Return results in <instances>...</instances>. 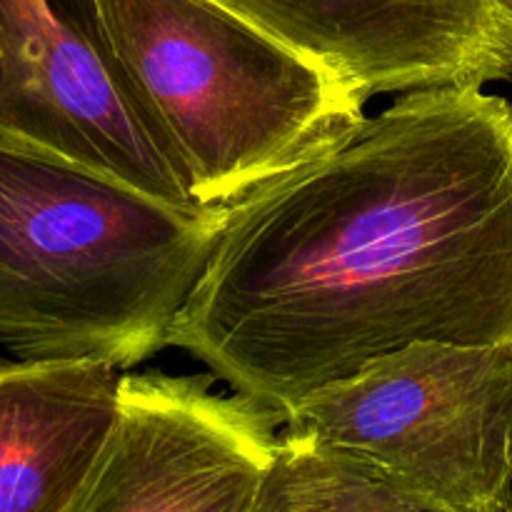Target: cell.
<instances>
[{"label": "cell", "mask_w": 512, "mask_h": 512, "mask_svg": "<svg viewBox=\"0 0 512 512\" xmlns=\"http://www.w3.org/2000/svg\"><path fill=\"white\" fill-rule=\"evenodd\" d=\"M120 368L100 360L0 363V512H65L120 410Z\"/></svg>", "instance_id": "cell-8"}, {"label": "cell", "mask_w": 512, "mask_h": 512, "mask_svg": "<svg viewBox=\"0 0 512 512\" xmlns=\"http://www.w3.org/2000/svg\"><path fill=\"white\" fill-rule=\"evenodd\" d=\"M120 85L195 205H233L338 145L368 95L220 0H95Z\"/></svg>", "instance_id": "cell-3"}, {"label": "cell", "mask_w": 512, "mask_h": 512, "mask_svg": "<svg viewBox=\"0 0 512 512\" xmlns=\"http://www.w3.org/2000/svg\"><path fill=\"white\" fill-rule=\"evenodd\" d=\"M0 130L153 198L190 203L120 85L95 0H0Z\"/></svg>", "instance_id": "cell-6"}, {"label": "cell", "mask_w": 512, "mask_h": 512, "mask_svg": "<svg viewBox=\"0 0 512 512\" xmlns=\"http://www.w3.org/2000/svg\"><path fill=\"white\" fill-rule=\"evenodd\" d=\"M228 205H175L0 130V345L133 368L165 348Z\"/></svg>", "instance_id": "cell-2"}, {"label": "cell", "mask_w": 512, "mask_h": 512, "mask_svg": "<svg viewBox=\"0 0 512 512\" xmlns=\"http://www.w3.org/2000/svg\"><path fill=\"white\" fill-rule=\"evenodd\" d=\"M370 95L512 83V0H220Z\"/></svg>", "instance_id": "cell-7"}, {"label": "cell", "mask_w": 512, "mask_h": 512, "mask_svg": "<svg viewBox=\"0 0 512 512\" xmlns=\"http://www.w3.org/2000/svg\"><path fill=\"white\" fill-rule=\"evenodd\" d=\"M512 353V105L425 88L228 205L180 348L283 413L410 343Z\"/></svg>", "instance_id": "cell-1"}, {"label": "cell", "mask_w": 512, "mask_h": 512, "mask_svg": "<svg viewBox=\"0 0 512 512\" xmlns=\"http://www.w3.org/2000/svg\"><path fill=\"white\" fill-rule=\"evenodd\" d=\"M213 380L123 375L113 433L65 512H253L280 413Z\"/></svg>", "instance_id": "cell-5"}, {"label": "cell", "mask_w": 512, "mask_h": 512, "mask_svg": "<svg viewBox=\"0 0 512 512\" xmlns=\"http://www.w3.org/2000/svg\"><path fill=\"white\" fill-rule=\"evenodd\" d=\"M253 512H443L365 465L280 430Z\"/></svg>", "instance_id": "cell-9"}, {"label": "cell", "mask_w": 512, "mask_h": 512, "mask_svg": "<svg viewBox=\"0 0 512 512\" xmlns=\"http://www.w3.org/2000/svg\"><path fill=\"white\" fill-rule=\"evenodd\" d=\"M443 512H498L512 480V353L410 343L280 413Z\"/></svg>", "instance_id": "cell-4"}]
</instances>
